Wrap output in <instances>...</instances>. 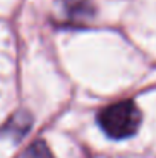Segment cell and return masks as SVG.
Instances as JSON below:
<instances>
[{
  "label": "cell",
  "instance_id": "3",
  "mask_svg": "<svg viewBox=\"0 0 156 158\" xmlns=\"http://www.w3.org/2000/svg\"><path fill=\"white\" fill-rule=\"evenodd\" d=\"M31 121L32 120L28 112H17L9 120V123L6 124L5 129H8L9 134H17V137H23L28 132V129L31 127Z\"/></svg>",
  "mask_w": 156,
  "mask_h": 158
},
{
  "label": "cell",
  "instance_id": "4",
  "mask_svg": "<svg viewBox=\"0 0 156 158\" xmlns=\"http://www.w3.org/2000/svg\"><path fill=\"white\" fill-rule=\"evenodd\" d=\"M23 158H54L51 151L48 149V146L45 144V141H34L25 152Z\"/></svg>",
  "mask_w": 156,
  "mask_h": 158
},
{
  "label": "cell",
  "instance_id": "2",
  "mask_svg": "<svg viewBox=\"0 0 156 158\" xmlns=\"http://www.w3.org/2000/svg\"><path fill=\"white\" fill-rule=\"evenodd\" d=\"M64 9L72 23H84L95 14V8L90 0H64Z\"/></svg>",
  "mask_w": 156,
  "mask_h": 158
},
{
  "label": "cell",
  "instance_id": "1",
  "mask_svg": "<svg viewBox=\"0 0 156 158\" xmlns=\"http://www.w3.org/2000/svg\"><path fill=\"white\" fill-rule=\"evenodd\" d=\"M142 115L135 102L122 100L106 106L98 115V123L113 140H122L135 135L141 126Z\"/></svg>",
  "mask_w": 156,
  "mask_h": 158
}]
</instances>
